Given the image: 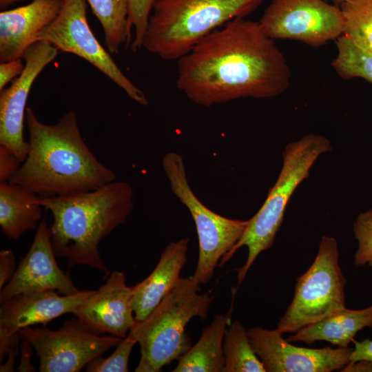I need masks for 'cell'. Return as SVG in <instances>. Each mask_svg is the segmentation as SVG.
<instances>
[{"label":"cell","mask_w":372,"mask_h":372,"mask_svg":"<svg viewBox=\"0 0 372 372\" xmlns=\"http://www.w3.org/2000/svg\"><path fill=\"white\" fill-rule=\"evenodd\" d=\"M156 0H128V31L132 37L134 30V38L130 48L133 52L143 46L145 33L153 7Z\"/></svg>","instance_id":"obj_27"},{"label":"cell","mask_w":372,"mask_h":372,"mask_svg":"<svg viewBox=\"0 0 372 372\" xmlns=\"http://www.w3.org/2000/svg\"><path fill=\"white\" fill-rule=\"evenodd\" d=\"M63 0H33L0 12V62L21 59L38 33L58 15Z\"/></svg>","instance_id":"obj_17"},{"label":"cell","mask_w":372,"mask_h":372,"mask_svg":"<svg viewBox=\"0 0 372 372\" xmlns=\"http://www.w3.org/2000/svg\"><path fill=\"white\" fill-rule=\"evenodd\" d=\"M21 163L10 150L0 145V183H9Z\"/></svg>","instance_id":"obj_29"},{"label":"cell","mask_w":372,"mask_h":372,"mask_svg":"<svg viewBox=\"0 0 372 372\" xmlns=\"http://www.w3.org/2000/svg\"><path fill=\"white\" fill-rule=\"evenodd\" d=\"M251 347L268 372H331L342 369L350 360V347L309 349L297 347L275 330L250 328Z\"/></svg>","instance_id":"obj_13"},{"label":"cell","mask_w":372,"mask_h":372,"mask_svg":"<svg viewBox=\"0 0 372 372\" xmlns=\"http://www.w3.org/2000/svg\"><path fill=\"white\" fill-rule=\"evenodd\" d=\"M229 315H217L198 342L179 359L174 372H221L225 366V333Z\"/></svg>","instance_id":"obj_21"},{"label":"cell","mask_w":372,"mask_h":372,"mask_svg":"<svg viewBox=\"0 0 372 372\" xmlns=\"http://www.w3.org/2000/svg\"><path fill=\"white\" fill-rule=\"evenodd\" d=\"M19 349V342H17L11 347L9 351L8 352L6 355H8V358L6 363L3 365L1 364V366H0L1 372L13 371L15 358L18 353Z\"/></svg>","instance_id":"obj_34"},{"label":"cell","mask_w":372,"mask_h":372,"mask_svg":"<svg viewBox=\"0 0 372 372\" xmlns=\"http://www.w3.org/2000/svg\"><path fill=\"white\" fill-rule=\"evenodd\" d=\"M133 195L129 183L116 180L92 191L39 197L53 217L50 230L56 256L65 258L70 269L85 265L108 274L99 245L131 214Z\"/></svg>","instance_id":"obj_3"},{"label":"cell","mask_w":372,"mask_h":372,"mask_svg":"<svg viewBox=\"0 0 372 372\" xmlns=\"http://www.w3.org/2000/svg\"><path fill=\"white\" fill-rule=\"evenodd\" d=\"M93 292L85 290L60 296L56 291L47 290L19 294L1 302L0 341L23 328L37 324L45 325L57 317L72 313Z\"/></svg>","instance_id":"obj_16"},{"label":"cell","mask_w":372,"mask_h":372,"mask_svg":"<svg viewBox=\"0 0 372 372\" xmlns=\"http://www.w3.org/2000/svg\"><path fill=\"white\" fill-rule=\"evenodd\" d=\"M263 0H156L143 46L163 59L178 60L227 23L245 18Z\"/></svg>","instance_id":"obj_4"},{"label":"cell","mask_w":372,"mask_h":372,"mask_svg":"<svg viewBox=\"0 0 372 372\" xmlns=\"http://www.w3.org/2000/svg\"><path fill=\"white\" fill-rule=\"evenodd\" d=\"M21 340L22 341L21 345V360L18 369L20 371H34L35 367L30 362L33 347L27 340L21 338Z\"/></svg>","instance_id":"obj_33"},{"label":"cell","mask_w":372,"mask_h":372,"mask_svg":"<svg viewBox=\"0 0 372 372\" xmlns=\"http://www.w3.org/2000/svg\"><path fill=\"white\" fill-rule=\"evenodd\" d=\"M331 1L333 3L334 5L338 6L340 7L342 3L346 2V1H347L349 0H331Z\"/></svg>","instance_id":"obj_37"},{"label":"cell","mask_w":372,"mask_h":372,"mask_svg":"<svg viewBox=\"0 0 372 372\" xmlns=\"http://www.w3.org/2000/svg\"><path fill=\"white\" fill-rule=\"evenodd\" d=\"M25 122L28 152L9 183L51 198L94 190L116 180L85 143L74 110L48 125L27 107Z\"/></svg>","instance_id":"obj_2"},{"label":"cell","mask_w":372,"mask_h":372,"mask_svg":"<svg viewBox=\"0 0 372 372\" xmlns=\"http://www.w3.org/2000/svg\"><path fill=\"white\" fill-rule=\"evenodd\" d=\"M32 189L10 183H0V226L10 239L17 240L28 231L37 229L43 207Z\"/></svg>","instance_id":"obj_20"},{"label":"cell","mask_w":372,"mask_h":372,"mask_svg":"<svg viewBox=\"0 0 372 372\" xmlns=\"http://www.w3.org/2000/svg\"><path fill=\"white\" fill-rule=\"evenodd\" d=\"M330 141L320 134H309L289 143L282 153V167L267 197L258 211L249 220L244 233L220 261L222 266L243 246L248 249L245 265L236 269L238 286L245 278L249 268L263 251L270 249L280 229L284 214L293 192L303 180L309 176L311 167L324 153L331 151Z\"/></svg>","instance_id":"obj_6"},{"label":"cell","mask_w":372,"mask_h":372,"mask_svg":"<svg viewBox=\"0 0 372 372\" xmlns=\"http://www.w3.org/2000/svg\"><path fill=\"white\" fill-rule=\"evenodd\" d=\"M99 21L105 42L111 54H118L125 45L130 47L132 37L128 31V0H86Z\"/></svg>","instance_id":"obj_22"},{"label":"cell","mask_w":372,"mask_h":372,"mask_svg":"<svg viewBox=\"0 0 372 372\" xmlns=\"http://www.w3.org/2000/svg\"><path fill=\"white\" fill-rule=\"evenodd\" d=\"M24 65L21 59L2 62L0 64V91L13 79L19 76L23 70Z\"/></svg>","instance_id":"obj_30"},{"label":"cell","mask_w":372,"mask_h":372,"mask_svg":"<svg viewBox=\"0 0 372 372\" xmlns=\"http://www.w3.org/2000/svg\"><path fill=\"white\" fill-rule=\"evenodd\" d=\"M353 230L358 243L354 265L372 267V209L358 216Z\"/></svg>","instance_id":"obj_28"},{"label":"cell","mask_w":372,"mask_h":372,"mask_svg":"<svg viewBox=\"0 0 372 372\" xmlns=\"http://www.w3.org/2000/svg\"><path fill=\"white\" fill-rule=\"evenodd\" d=\"M135 339L128 334L116 346L115 351L107 358L101 356L91 360L85 366L87 372H127L128 360Z\"/></svg>","instance_id":"obj_26"},{"label":"cell","mask_w":372,"mask_h":372,"mask_svg":"<svg viewBox=\"0 0 372 372\" xmlns=\"http://www.w3.org/2000/svg\"><path fill=\"white\" fill-rule=\"evenodd\" d=\"M21 0H0V8L1 9H5L8 6Z\"/></svg>","instance_id":"obj_36"},{"label":"cell","mask_w":372,"mask_h":372,"mask_svg":"<svg viewBox=\"0 0 372 372\" xmlns=\"http://www.w3.org/2000/svg\"><path fill=\"white\" fill-rule=\"evenodd\" d=\"M340 8L344 19L343 34L372 52V0H349Z\"/></svg>","instance_id":"obj_25"},{"label":"cell","mask_w":372,"mask_h":372,"mask_svg":"<svg viewBox=\"0 0 372 372\" xmlns=\"http://www.w3.org/2000/svg\"><path fill=\"white\" fill-rule=\"evenodd\" d=\"M188 238L169 242L161 253L152 272L132 287L136 321L143 320L180 278L187 262Z\"/></svg>","instance_id":"obj_18"},{"label":"cell","mask_w":372,"mask_h":372,"mask_svg":"<svg viewBox=\"0 0 372 372\" xmlns=\"http://www.w3.org/2000/svg\"><path fill=\"white\" fill-rule=\"evenodd\" d=\"M354 348L350 355L349 362L358 360H369L372 362V340L369 338L358 342L353 340Z\"/></svg>","instance_id":"obj_32"},{"label":"cell","mask_w":372,"mask_h":372,"mask_svg":"<svg viewBox=\"0 0 372 372\" xmlns=\"http://www.w3.org/2000/svg\"><path fill=\"white\" fill-rule=\"evenodd\" d=\"M336 240L323 236L318 254L310 267L298 279L293 298L276 330L296 333L345 308L347 280L339 265Z\"/></svg>","instance_id":"obj_7"},{"label":"cell","mask_w":372,"mask_h":372,"mask_svg":"<svg viewBox=\"0 0 372 372\" xmlns=\"http://www.w3.org/2000/svg\"><path fill=\"white\" fill-rule=\"evenodd\" d=\"M200 290L193 275L180 278L143 320H135L128 334L140 346L136 372H158L189 349L186 325L194 317L205 320L214 298Z\"/></svg>","instance_id":"obj_5"},{"label":"cell","mask_w":372,"mask_h":372,"mask_svg":"<svg viewBox=\"0 0 372 372\" xmlns=\"http://www.w3.org/2000/svg\"><path fill=\"white\" fill-rule=\"evenodd\" d=\"M291 69L258 22L234 19L177 60L176 87L204 106L241 98L269 99L290 85Z\"/></svg>","instance_id":"obj_1"},{"label":"cell","mask_w":372,"mask_h":372,"mask_svg":"<svg viewBox=\"0 0 372 372\" xmlns=\"http://www.w3.org/2000/svg\"><path fill=\"white\" fill-rule=\"evenodd\" d=\"M30 342L39 358L41 372H78L123 340L101 336L78 318L64 322L58 330L27 327L18 331Z\"/></svg>","instance_id":"obj_11"},{"label":"cell","mask_w":372,"mask_h":372,"mask_svg":"<svg viewBox=\"0 0 372 372\" xmlns=\"http://www.w3.org/2000/svg\"><path fill=\"white\" fill-rule=\"evenodd\" d=\"M162 165L172 193L187 208L194 221L199 254L193 276L199 284H205L213 277L221 259L238 241L249 220L228 218L204 205L190 187L183 156L178 153H167Z\"/></svg>","instance_id":"obj_8"},{"label":"cell","mask_w":372,"mask_h":372,"mask_svg":"<svg viewBox=\"0 0 372 372\" xmlns=\"http://www.w3.org/2000/svg\"><path fill=\"white\" fill-rule=\"evenodd\" d=\"M342 371H372V362L369 360H358L349 362L341 370Z\"/></svg>","instance_id":"obj_35"},{"label":"cell","mask_w":372,"mask_h":372,"mask_svg":"<svg viewBox=\"0 0 372 372\" xmlns=\"http://www.w3.org/2000/svg\"><path fill=\"white\" fill-rule=\"evenodd\" d=\"M272 39H289L319 48L344 33L340 8L324 0H272L258 22Z\"/></svg>","instance_id":"obj_10"},{"label":"cell","mask_w":372,"mask_h":372,"mask_svg":"<svg viewBox=\"0 0 372 372\" xmlns=\"http://www.w3.org/2000/svg\"><path fill=\"white\" fill-rule=\"evenodd\" d=\"M46 220H41L32 243L8 282L0 291V303L19 294L53 290L71 295L79 290L56 263Z\"/></svg>","instance_id":"obj_14"},{"label":"cell","mask_w":372,"mask_h":372,"mask_svg":"<svg viewBox=\"0 0 372 372\" xmlns=\"http://www.w3.org/2000/svg\"><path fill=\"white\" fill-rule=\"evenodd\" d=\"M223 350L225 362L222 372H266L239 320L234 321L226 329Z\"/></svg>","instance_id":"obj_23"},{"label":"cell","mask_w":372,"mask_h":372,"mask_svg":"<svg viewBox=\"0 0 372 372\" xmlns=\"http://www.w3.org/2000/svg\"><path fill=\"white\" fill-rule=\"evenodd\" d=\"M86 0H63L56 18L37 34L58 50L74 54L93 65L121 87L132 100L148 105L144 92L121 70L110 52L99 42L87 19Z\"/></svg>","instance_id":"obj_9"},{"label":"cell","mask_w":372,"mask_h":372,"mask_svg":"<svg viewBox=\"0 0 372 372\" xmlns=\"http://www.w3.org/2000/svg\"><path fill=\"white\" fill-rule=\"evenodd\" d=\"M15 256L10 249L0 252V290L8 282L15 272Z\"/></svg>","instance_id":"obj_31"},{"label":"cell","mask_w":372,"mask_h":372,"mask_svg":"<svg viewBox=\"0 0 372 372\" xmlns=\"http://www.w3.org/2000/svg\"><path fill=\"white\" fill-rule=\"evenodd\" d=\"M72 313L90 331L125 338L135 323L133 291L125 274L113 271L105 283L79 304Z\"/></svg>","instance_id":"obj_15"},{"label":"cell","mask_w":372,"mask_h":372,"mask_svg":"<svg viewBox=\"0 0 372 372\" xmlns=\"http://www.w3.org/2000/svg\"><path fill=\"white\" fill-rule=\"evenodd\" d=\"M364 327L372 328V304L363 309L346 307L322 320L306 326L287 339L289 342H329L339 347H348L355 334Z\"/></svg>","instance_id":"obj_19"},{"label":"cell","mask_w":372,"mask_h":372,"mask_svg":"<svg viewBox=\"0 0 372 372\" xmlns=\"http://www.w3.org/2000/svg\"><path fill=\"white\" fill-rule=\"evenodd\" d=\"M50 43L39 41L23 54L25 65L12 85L0 91V145L10 150L22 163L29 145L23 137L26 103L32 85L43 68L58 54Z\"/></svg>","instance_id":"obj_12"},{"label":"cell","mask_w":372,"mask_h":372,"mask_svg":"<svg viewBox=\"0 0 372 372\" xmlns=\"http://www.w3.org/2000/svg\"><path fill=\"white\" fill-rule=\"evenodd\" d=\"M338 53L331 63L338 75L344 80L362 78L372 83V52L342 34L335 40Z\"/></svg>","instance_id":"obj_24"}]
</instances>
